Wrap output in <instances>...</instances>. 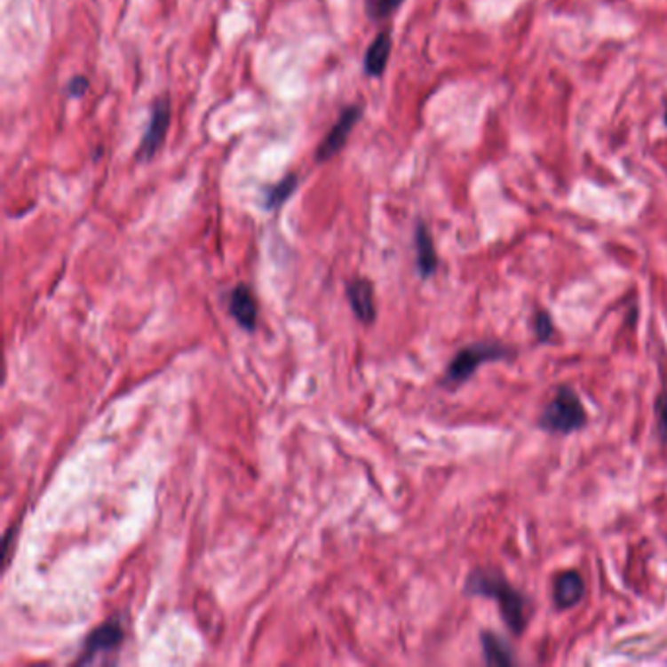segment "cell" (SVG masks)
<instances>
[{
  "label": "cell",
  "instance_id": "9a60e30c",
  "mask_svg": "<svg viewBox=\"0 0 667 667\" xmlns=\"http://www.w3.org/2000/svg\"><path fill=\"white\" fill-rule=\"evenodd\" d=\"M533 329H535V335H536L538 343H552L554 341L556 327H554L552 317H550L546 309H538V312L535 314Z\"/></svg>",
  "mask_w": 667,
  "mask_h": 667
},
{
  "label": "cell",
  "instance_id": "ba28073f",
  "mask_svg": "<svg viewBox=\"0 0 667 667\" xmlns=\"http://www.w3.org/2000/svg\"><path fill=\"white\" fill-rule=\"evenodd\" d=\"M229 312L241 327L247 329V331H253L257 325L258 309L253 290L247 284H239L237 288H234V292L229 294Z\"/></svg>",
  "mask_w": 667,
  "mask_h": 667
},
{
  "label": "cell",
  "instance_id": "8992f818",
  "mask_svg": "<svg viewBox=\"0 0 667 667\" xmlns=\"http://www.w3.org/2000/svg\"><path fill=\"white\" fill-rule=\"evenodd\" d=\"M123 640V631L122 624L118 621H106L99 628L89 634V638L84 640L83 646V654L76 663H92L99 660L100 654H110L118 647Z\"/></svg>",
  "mask_w": 667,
  "mask_h": 667
},
{
  "label": "cell",
  "instance_id": "52a82bcc",
  "mask_svg": "<svg viewBox=\"0 0 667 667\" xmlns=\"http://www.w3.org/2000/svg\"><path fill=\"white\" fill-rule=\"evenodd\" d=\"M585 597V582L576 569H566L554 577L552 601L560 611L576 607Z\"/></svg>",
  "mask_w": 667,
  "mask_h": 667
},
{
  "label": "cell",
  "instance_id": "30bf717a",
  "mask_svg": "<svg viewBox=\"0 0 667 667\" xmlns=\"http://www.w3.org/2000/svg\"><path fill=\"white\" fill-rule=\"evenodd\" d=\"M392 53V32L382 30L374 37L369 50L364 53V75L366 76H378L384 75L385 67H388Z\"/></svg>",
  "mask_w": 667,
  "mask_h": 667
},
{
  "label": "cell",
  "instance_id": "9c48e42d",
  "mask_svg": "<svg viewBox=\"0 0 667 667\" xmlns=\"http://www.w3.org/2000/svg\"><path fill=\"white\" fill-rule=\"evenodd\" d=\"M346 298H349L354 315L362 323L370 325L376 319V306H374V288L366 278H356L346 284Z\"/></svg>",
  "mask_w": 667,
  "mask_h": 667
},
{
  "label": "cell",
  "instance_id": "ac0fdd59",
  "mask_svg": "<svg viewBox=\"0 0 667 667\" xmlns=\"http://www.w3.org/2000/svg\"><path fill=\"white\" fill-rule=\"evenodd\" d=\"M665 123H667V108H665Z\"/></svg>",
  "mask_w": 667,
  "mask_h": 667
},
{
  "label": "cell",
  "instance_id": "6da1fadb",
  "mask_svg": "<svg viewBox=\"0 0 667 667\" xmlns=\"http://www.w3.org/2000/svg\"><path fill=\"white\" fill-rule=\"evenodd\" d=\"M468 597L496 599L501 618L513 636H520L527 628V597L511 585L505 576L491 568L473 569L464 584Z\"/></svg>",
  "mask_w": 667,
  "mask_h": 667
},
{
  "label": "cell",
  "instance_id": "5b68a950",
  "mask_svg": "<svg viewBox=\"0 0 667 667\" xmlns=\"http://www.w3.org/2000/svg\"><path fill=\"white\" fill-rule=\"evenodd\" d=\"M361 118H362V106L359 104L346 106V108L341 112L339 120L335 122L331 131H327L323 141L319 143V147L315 151V161L327 163V161H331L337 153H341L345 149L346 141H349L351 138L356 122H359Z\"/></svg>",
  "mask_w": 667,
  "mask_h": 667
},
{
  "label": "cell",
  "instance_id": "e0dca14e",
  "mask_svg": "<svg viewBox=\"0 0 667 667\" xmlns=\"http://www.w3.org/2000/svg\"><path fill=\"white\" fill-rule=\"evenodd\" d=\"M89 79L86 76H73V79L69 81V84H67V94L71 96V99H81V96H84L86 92H89Z\"/></svg>",
  "mask_w": 667,
  "mask_h": 667
},
{
  "label": "cell",
  "instance_id": "2e32d148",
  "mask_svg": "<svg viewBox=\"0 0 667 667\" xmlns=\"http://www.w3.org/2000/svg\"><path fill=\"white\" fill-rule=\"evenodd\" d=\"M654 413H655V423H657V433H660L662 441H667V388L660 392V395L655 398L654 403Z\"/></svg>",
  "mask_w": 667,
  "mask_h": 667
},
{
  "label": "cell",
  "instance_id": "7a4b0ae2",
  "mask_svg": "<svg viewBox=\"0 0 667 667\" xmlns=\"http://www.w3.org/2000/svg\"><path fill=\"white\" fill-rule=\"evenodd\" d=\"M515 356V349L507 345H501L496 341H480L464 346L457 353V356L449 362L447 370L441 380L442 388L457 390L464 382H468L481 364L509 361Z\"/></svg>",
  "mask_w": 667,
  "mask_h": 667
},
{
  "label": "cell",
  "instance_id": "277c9868",
  "mask_svg": "<svg viewBox=\"0 0 667 667\" xmlns=\"http://www.w3.org/2000/svg\"><path fill=\"white\" fill-rule=\"evenodd\" d=\"M171 125V100L169 99H157L151 106V118L147 128H145L143 138L139 141L138 153H135V159L149 163L153 161L155 155L159 153L161 145L167 138Z\"/></svg>",
  "mask_w": 667,
  "mask_h": 667
},
{
  "label": "cell",
  "instance_id": "8fae6325",
  "mask_svg": "<svg viewBox=\"0 0 667 667\" xmlns=\"http://www.w3.org/2000/svg\"><path fill=\"white\" fill-rule=\"evenodd\" d=\"M415 253H417V270L421 278H429L437 273L439 257L429 229L423 221H419L417 227H415Z\"/></svg>",
  "mask_w": 667,
  "mask_h": 667
},
{
  "label": "cell",
  "instance_id": "5bb4252c",
  "mask_svg": "<svg viewBox=\"0 0 667 667\" xmlns=\"http://www.w3.org/2000/svg\"><path fill=\"white\" fill-rule=\"evenodd\" d=\"M405 0H364V11L370 22H384L398 11Z\"/></svg>",
  "mask_w": 667,
  "mask_h": 667
},
{
  "label": "cell",
  "instance_id": "7c38bea8",
  "mask_svg": "<svg viewBox=\"0 0 667 667\" xmlns=\"http://www.w3.org/2000/svg\"><path fill=\"white\" fill-rule=\"evenodd\" d=\"M481 647H483V657H486L488 665H501V667H509L515 663L513 652H511V646L501 638L499 634L491 632V631H483L481 636Z\"/></svg>",
  "mask_w": 667,
  "mask_h": 667
},
{
  "label": "cell",
  "instance_id": "3957f363",
  "mask_svg": "<svg viewBox=\"0 0 667 667\" xmlns=\"http://www.w3.org/2000/svg\"><path fill=\"white\" fill-rule=\"evenodd\" d=\"M585 425L587 411L569 385H560L538 417V427L550 434H572L585 429Z\"/></svg>",
  "mask_w": 667,
  "mask_h": 667
},
{
  "label": "cell",
  "instance_id": "4fadbf2b",
  "mask_svg": "<svg viewBox=\"0 0 667 667\" xmlns=\"http://www.w3.org/2000/svg\"><path fill=\"white\" fill-rule=\"evenodd\" d=\"M298 185H299V177L296 175V172H290V175H286L282 180H278L276 185L265 188V208L266 210H278L282 208L288 198H292L294 192L298 190Z\"/></svg>",
  "mask_w": 667,
  "mask_h": 667
}]
</instances>
